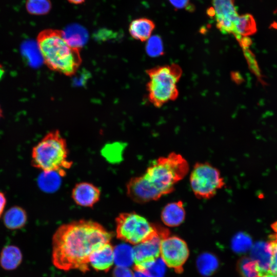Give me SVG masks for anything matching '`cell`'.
<instances>
[{"label": "cell", "instance_id": "obj_14", "mask_svg": "<svg viewBox=\"0 0 277 277\" xmlns=\"http://www.w3.org/2000/svg\"><path fill=\"white\" fill-rule=\"evenodd\" d=\"M185 210L181 201L167 204L163 208L161 218L163 223L168 227H176L185 219Z\"/></svg>", "mask_w": 277, "mask_h": 277}, {"label": "cell", "instance_id": "obj_5", "mask_svg": "<svg viewBox=\"0 0 277 277\" xmlns=\"http://www.w3.org/2000/svg\"><path fill=\"white\" fill-rule=\"evenodd\" d=\"M149 80L146 85L149 101L155 107H161L179 96L177 83L182 70L176 64L156 66L146 70Z\"/></svg>", "mask_w": 277, "mask_h": 277}, {"label": "cell", "instance_id": "obj_7", "mask_svg": "<svg viewBox=\"0 0 277 277\" xmlns=\"http://www.w3.org/2000/svg\"><path fill=\"white\" fill-rule=\"evenodd\" d=\"M189 180L194 194L201 199L213 197L225 185L219 170L207 162L196 163L194 165Z\"/></svg>", "mask_w": 277, "mask_h": 277}, {"label": "cell", "instance_id": "obj_18", "mask_svg": "<svg viewBox=\"0 0 277 277\" xmlns=\"http://www.w3.org/2000/svg\"><path fill=\"white\" fill-rule=\"evenodd\" d=\"M256 30V23L251 14L246 13L239 15L236 23L235 36L239 41L254 34Z\"/></svg>", "mask_w": 277, "mask_h": 277}, {"label": "cell", "instance_id": "obj_9", "mask_svg": "<svg viewBox=\"0 0 277 277\" xmlns=\"http://www.w3.org/2000/svg\"><path fill=\"white\" fill-rule=\"evenodd\" d=\"M160 255L169 268L177 273H181L187 261L189 251L187 243L176 236H166L161 242Z\"/></svg>", "mask_w": 277, "mask_h": 277}, {"label": "cell", "instance_id": "obj_20", "mask_svg": "<svg viewBox=\"0 0 277 277\" xmlns=\"http://www.w3.org/2000/svg\"><path fill=\"white\" fill-rule=\"evenodd\" d=\"M25 7L30 14L43 15L50 11L52 4L50 0H26Z\"/></svg>", "mask_w": 277, "mask_h": 277}, {"label": "cell", "instance_id": "obj_23", "mask_svg": "<svg viewBox=\"0 0 277 277\" xmlns=\"http://www.w3.org/2000/svg\"><path fill=\"white\" fill-rule=\"evenodd\" d=\"M147 41L146 50L149 55L154 57L164 53L163 42L159 36H152Z\"/></svg>", "mask_w": 277, "mask_h": 277}, {"label": "cell", "instance_id": "obj_12", "mask_svg": "<svg viewBox=\"0 0 277 277\" xmlns=\"http://www.w3.org/2000/svg\"><path fill=\"white\" fill-rule=\"evenodd\" d=\"M115 260V250L110 242L94 251L89 258V265L95 270L108 271Z\"/></svg>", "mask_w": 277, "mask_h": 277}, {"label": "cell", "instance_id": "obj_28", "mask_svg": "<svg viewBox=\"0 0 277 277\" xmlns=\"http://www.w3.org/2000/svg\"><path fill=\"white\" fill-rule=\"evenodd\" d=\"M70 3L75 4V5H78L81 4L85 2L86 0H67Z\"/></svg>", "mask_w": 277, "mask_h": 277}, {"label": "cell", "instance_id": "obj_22", "mask_svg": "<svg viewBox=\"0 0 277 277\" xmlns=\"http://www.w3.org/2000/svg\"><path fill=\"white\" fill-rule=\"evenodd\" d=\"M44 173V175L41 178L42 187L46 191H52L57 189L60 184L59 177L61 175L56 172Z\"/></svg>", "mask_w": 277, "mask_h": 277}, {"label": "cell", "instance_id": "obj_15", "mask_svg": "<svg viewBox=\"0 0 277 277\" xmlns=\"http://www.w3.org/2000/svg\"><path fill=\"white\" fill-rule=\"evenodd\" d=\"M155 27L154 22L147 18L133 20L129 26V32L132 38L141 42H146L151 36Z\"/></svg>", "mask_w": 277, "mask_h": 277}, {"label": "cell", "instance_id": "obj_17", "mask_svg": "<svg viewBox=\"0 0 277 277\" xmlns=\"http://www.w3.org/2000/svg\"><path fill=\"white\" fill-rule=\"evenodd\" d=\"M27 219L26 210L20 206H14L6 211L3 216V222L7 229L17 230L25 226Z\"/></svg>", "mask_w": 277, "mask_h": 277}, {"label": "cell", "instance_id": "obj_25", "mask_svg": "<svg viewBox=\"0 0 277 277\" xmlns=\"http://www.w3.org/2000/svg\"><path fill=\"white\" fill-rule=\"evenodd\" d=\"M272 255L270 265V273L277 275V242L272 240L270 242Z\"/></svg>", "mask_w": 277, "mask_h": 277}, {"label": "cell", "instance_id": "obj_2", "mask_svg": "<svg viewBox=\"0 0 277 277\" xmlns=\"http://www.w3.org/2000/svg\"><path fill=\"white\" fill-rule=\"evenodd\" d=\"M188 171L187 161L181 154L171 152L156 160L142 175L132 178L127 184V194L137 203L156 201L172 192Z\"/></svg>", "mask_w": 277, "mask_h": 277}, {"label": "cell", "instance_id": "obj_31", "mask_svg": "<svg viewBox=\"0 0 277 277\" xmlns=\"http://www.w3.org/2000/svg\"><path fill=\"white\" fill-rule=\"evenodd\" d=\"M272 240H274L275 242H277V233H276Z\"/></svg>", "mask_w": 277, "mask_h": 277}, {"label": "cell", "instance_id": "obj_13", "mask_svg": "<svg viewBox=\"0 0 277 277\" xmlns=\"http://www.w3.org/2000/svg\"><path fill=\"white\" fill-rule=\"evenodd\" d=\"M272 255L270 243L258 242L252 248L251 259L256 263L262 276L270 274L269 269Z\"/></svg>", "mask_w": 277, "mask_h": 277}, {"label": "cell", "instance_id": "obj_6", "mask_svg": "<svg viewBox=\"0 0 277 277\" xmlns=\"http://www.w3.org/2000/svg\"><path fill=\"white\" fill-rule=\"evenodd\" d=\"M117 239L136 245L150 238L156 226L135 212L121 213L115 220Z\"/></svg>", "mask_w": 277, "mask_h": 277}, {"label": "cell", "instance_id": "obj_11", "mask_svg": "<svg viewBox=\"0 0 277 277\" xmlns=\"http://www.w3.org/2000/svg\"><path fill=\"white\" fill-rule=\"evenodd\" d=\"M101 196L100 189L92 184L81 182L77 184L72 191V197L79 206L91 207L96 203Z\"/></svg>", "mask_w": 277, "mask_h": 277}, {"label": "cell", "instance_id": "obj_30", "mask_svg": "<svg viewBox=\"0 0 277 277\" xmlns=\"http://www.w3.org/2000/svg\"><path fill=\"white\" fill-rule=\"evenodd\" d=\"M262 277H277V275L270 273V274H266L263 276Z\"/></svg>", "mask_w": 277, "mask_h": 277}, {"label": "cell", "instance_id": "obj_10", "mask_svg": "<svg viewBox=\"0 0 277 277\" xmlns=\"http://www.w3.org/2000/svg\"><path fill=\"white\" fill-rule=\"evenodd\" d=\"M235 0H212L216 26L223 34H232L235 37L236 23L239 16Z\"/></svg>", "mask_w": 277, "mask_h": 277}, {"label": "cell", "instance_id": "obj_3", "mask_svg": "<svg viewBox=\"0 0 277 277\" xmlns=\"http://www.w3.org/2000/svg\"><path fill=\"white\" fill-rule=\"evenodd\" d=\"M36 45L44 63L52 71L71 76L82 64L80 49L68 42L63 30L46 29L40 31Z\"/></svg>", "mask_w": 277, "mask_h": 277}, {"label": "cell", "instance_id": "obj_26", "mask_svg": "<svg viewBox=\"0 0 277 277\" xmlns=\"http://www.w3.org/2000/svg\"><path fill=\"white\" fill-rule=\"evenodd\" d=\"M170 3L176 9H186L193 10V6H190V0H169Z\"/></svg>", "mask_w": 277, "mask_h": 277}, {"label": "cell", "instance_id": "obj_27", "mask_svg": "<svg viewBox=\"0 0 277 277\" xmlns=\"http://www.w3.org/2000/svg\"><path fill=\"white\" fill-rule=\"evenodd\" d=\"M6 203L7 200L5 194L0 191V217L3 214Z\"/></svg>", "mask_w": 277, "mask_h": 277}, {"label": "cell", "instance_id": "obj_8", "mask_svg": "<svg viewBox=\"0 0 277 277\" xmlns=\"http://www.w3.org/2000/svg\"><path fill=\"white\" fill-rule=\"evenodd\" d=\"M167 233L166 229L156 227L155 232L150 238L134 245L132 259L135 270L144 272L154 264L160 255L161 240Z\"/></svg>", "mask_w": 277, "mask_h": 277}, {"label": "cell", "instance_id": "obj_19", "mask_svg": "<svg viewBox=\"0 0 277 277\" xmlns=\"http://www.w3.org/2000/svg\"><path fill=\"white\" fill-rule=\"evenodd\" d=\"M64 31V36L73 47L80 49L86 38V31L78 25H72Z\"/></svg>", "mask_w": 277, "mask_h": 277}, {"label": "cell", "instance_id": "obj_21", "mask_svg": "<svg viewBox=\"0 0 277 277\" xmlns=\"http://www.w3.org/2000/svg\"><path fill=\"white\" fill-rule=\"evenodd\" d=\"M240 268L245 277H262L256 263L251 259H243L240 264Z\"/></svg>", "mask_w": 277, "mask_h": 277}, {"label": "cell", "instance_id": "obj_24", "mask_svg": "<svg viewBox=\"0 0 277 277\" xmlns=\"http://www.w3.org/2000/svg\"><path fill=\"white\" fill-rule=\"evenodd\" d=\"M252 241L249 236L243 233L238 234L234 240V247L239 252H244L251 248Z\"/></svg>", "mask_w": 277, "mask_h": 277}, {"label": "cell", "instance_id": "obj_16", "mask_svg": "<svg viewBox=\"0 0 277 277\" xmlns=\"http://www.w3.org/2000/svg\"><path fill=\"white\" fill-rule=\"evenodd\" d=\"M23 254L16 246L9 245L5 246L0 253V266L4 270H13L22 263Z\"/></svg>", "mask_w": 277, "mask_h": 277}, {"label": "cell", "instance_id": "obj_4", "mask_svg": "<svg viewBox=\"0 0 277 277\" xmlns=\"http://www.w3.org/2000/svg\"><path fill=\"white\" fill-rule=\"evenodd\" d=\"M68 155L66 140L58 130H53L33 147L31 164L44 172H56L62 176L72 165Z\"/></svg>", "mask_w": 277, "mask_h": 277}, {"label": "cell", "instance_id": "obj_29", "mask_svg": "<svg viewBox=\"0 0 277 277\" xmlns=\"http://www.w3.org/2000/svg\"><path fill=\"white\" fill-rule=\"evenodd\" d=\"M3 117V111L0 105V120Z\"/></svg>", "mask_w": 277, "mask_h": 277}, {"label": "cell", "instance_id": "obj_1", "mask_svg": "<svg viewBox=\"0 0 277 277\" xmlns=\"http://www.w3.org/2000/svg\"><path fill=\"white\" fill-rule=\"evenodd\" d=\"M111 232L102 225L89 220L73 221L60 226L52 238V261L57 269L89 270L91 253L110 242Z\"/></svg>", "mask_w": 277, "mask_h": 277}]
</instances>
